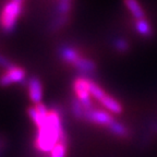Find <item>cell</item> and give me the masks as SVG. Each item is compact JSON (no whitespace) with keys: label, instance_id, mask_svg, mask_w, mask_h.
<instances>
[{"label":"cell","instance_id":"cell-17","mask_svg":"<svg viewBox=\"0 0 157 157\" xmlns=\"http://www.w3.org/2000/svg\"><path fill=\"white\" fill-rule=\"evenodd\" d=\"M13 64L12 61H10L7 57H5L3 55H0V68L7 70L9 67H11Z\"/></svg>","mask_w":157,"mask_h":157},{"label":"cell","instance_id":"cell-18","mask_svg":"<svg viewBox=\"0 0 157 157\" xmlns=\"http://www.w3.org/2000/svg\"><path fill=\"white\" fill-rule=\"evenodd\" d=\"M59 1H68V2H71L72 0H59Z\"/></svg>","mask_w":157,"mask_h":157},{"label":"cell","instance_id":"cell-5","mask_svg":"<svg viewBox=\"0 0 157 157\" xmlns=\"http://www.w3.org/2000/svg\"><path fill=\"white\" fill-rule=\"evenodd\" d=\"M116 119L113 115L105 109H99V108H91L85 110V118L84 121H87L90 123H93L98 127L108 128Z\"/></svg>","mask_w":157,"mask_h":157},{"label":"cell","instance_id":"cell-8","mask_svg":"<svg viewBox=\"0 0 157 157\" xmlns=\"http://www.w3.org/2000/svg\"><path fill=\"white\" fill-rule=\"evenodd\" d=\"M73 68L75 69L78 73H81V76L88 78V76L93 75L96 72V70H97V64H96V62L94 61L93 59L83 56L75 64H74Z\"/></svg>","mask_w":157,"mask_h":157},{"label":"cell","instance_id":"cell-1","mask_svg":"<svg viewBox=\"0 0 157 157\" xmlns=\"http://www.w3.org/2000/svg\"><path fill=\"white\" fill-rule=\"evenodd\" d=\"M35 148L42 153H50L60 141L67 136L62 125L61 113L57 109H49L47 117L36 127Z\"/></svg>","mask_w":157,"mask_h":157},{"label":"cell","instance_id":"cell-9","mask_svg":"<svg viewBox=\"0 0 157 157\" xmlns=\"http://www.w3.org/2000/svg\"><path fill=\"white\" fill-rule=\"evenodd\" d=\"M98 103L101 104V106H103L106 110L109 111L110 113H113V115H120L123 111L122 105L120 104V101L108 93H106L98 101Z\"/></svg>","mask_w":157,"mask_h":157},{"label":"cell","instance_id":"cell-13","mask_svg":"<svg viewBox=\"0 0 157 157\" xmlns=\"http://www.w3.org/2000/svg\"><path fill=\"white\" fill-rule=\"evenodd\" d=\"M67 152H68V136L63 137L52 148V152L49 153V157H67Z\"/></svg>","mask_w":157,"mask_h":157},{"label":"cell","instance_id":"cell-11","mask_svg":"<svg viewBox=\"0 0 157 157\" xmlns=\"http://www.w3.org/2000/svg\"><path fill=\"white\" fill-rule=\"evenodd\" d=\"M134 25L136 32L144 38H148V37H151L153 35V27L146 19L135 20Z\"/></svg>","mask_w":157,"mask_h":157},{"label":"cell","instance_id":"cell-15","mask_svg":"<svg viewBox=\"0 0 157 157\" xmlns=\"http://www.w3.org/2000/svg\"><path fill=\"white\" fill-rule=\"evenodd\" d=\"M57 12L60 17H68L69 13L71 12L72 6L71 2H68V1H59L58 5H57Z\"/></svg>","mask_w":157,"mask_h":157},{"label":"cell","instance_id":"cell-14","mask_svg":"<svg viewBox=\"0 0 157 157\" xmlns=\"http://www.w3.org/2000/svg\"><path fill=\"white\" fill-rule=\"evenodd\" d=\"M85 108L82 105L80 101L76 99V98H73L71 101V113L72 115L74 116V118H76L78 120H83L85 118Z\"/></svg>","mask_w":157,"mask_h":157},{"label":"cell","instance_id":"cell-16","mask_svg":"<svg viewBox=\"0 0 157 157\" xmlns=\"http://www.w3.org/2000/svg\"><path fill=\"white\" fill-rule=\"evenodd\" d=\"M115 48L117 49L118 52H128L130 46L128 44V42H125L124 39H117L115 42Z\"/></svg>","mask_w":157,"mask_h":157},{"label":"cell","instance_id":"cell-3","mask_svg":"<svg viewBox=\"0 0 157 157\" xmlns=\"http://www.w3.org/2000/svg\"><path fill=\"white\" fill-rule=\"evenodd\" d=\"M90 82L91 78H85V76H78L74 78L72 83L73 93L75 95V98L78 99L85 109H91L94 107L93 98L90 91Z\"/></svg>","mask_w":157,"mask_h":157},{"label":"cell","instance_id":"cell-4","mask_svg":"<svg viewBox=\"0 0 157 157\" xmlns=\"http://www.w3.org/2000/svg\"><path fill=\"white\" fill-rule=\"evenodd\" d=\"M26 82V70L13 63L0 74V86H10L12 84H21Z\"/></svg>","mask_w":157,"mask_h":157},{"label":"cell","instance_id":"cell-12","mask_svg":"<svg viewBox=\"0 0 157 157\" xmlns=\"http://www.w3.org/2000/svg\"><path fill=\"white\" fill-rule=\"evenodd\" d=\"M107 130L111 133L113 135L117 137H122V139H125V137L129 136V130H128V128L125 127L124 124L120 123L119 121L115 120L113 123H111L109 127L107 128Z\"/></svg>","mask_w":157,"mask_h":157},{"label":"cell","instance_id":"cell-2","mask_svg":"<svg viewBox=\"0 0 157 157\" xmlns=\"http://www.w3.org/2000/svg\"><path fill=\"white\" fill-rule=\"evenodd\" d=\"M25 0H7L0 10V29L6 34L14 31L23 12Z\"/></svg>","mask_w":157,"mask_h":157},{"label":"cell","instance_id":"cell-7","mask_svg":"<svg viewBox=\"0 0 157 157\" xmlns=\"http://www.w3.org/2000/svg\"><path fill=\"white\" fill-rule=\"evenodd\" d=\"M59 55H60V58H61L62 61L70 64L72 68H73L74 64L83 57V55L78 52V49L72 46H69V45H63V46L60 47V49H59Z\"/></svg>","mask_w":157,"mask_h":157},{"label":"cell","instance_id":"cell-10","mask_svg":"<svg viewBox=\"0 0 157 157\" xmlns=\"http://www.w3.org/2000/svg\"><path fill=\"white\" fill-rule=\"evenodd\" d=\"M123 3H124L128 11L131 13V15L135 20L146 19L145 17V11L139 0H123Z\"/></svg>","mask_w":157,"mask_h":157},{"label":"cell","instance_id":"cell-6","mask_svg":"<svg viewBox=\"0 0 157 157\" xmlns=\"http://www.w3.org/2000/svg\"><path fill=\"white\" fill-rule=\"evenodd\" d=\"M26 84L29 97L33 103V105H38L42 103L44 92H43V83L40 81V78L37 76H32L27 80Z\"/></svg>","mask_w":157,"mask_h":157}]
</instances>
